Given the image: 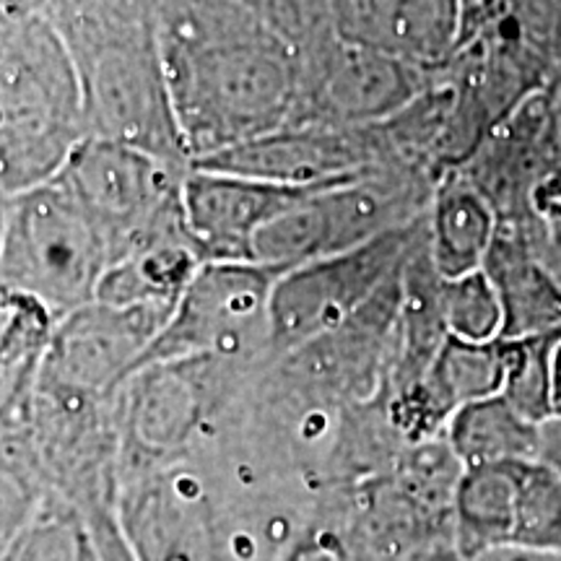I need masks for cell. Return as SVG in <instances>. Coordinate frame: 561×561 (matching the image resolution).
<instances>
[{"label":"cell","instance_id":"cell-31","mask_svg":"<svg viewBox=\"0 0 561 561\" xmlns=\"http://www.w3.org/2000/svg\"><path fill=\"white\" fill-rule=\"evenodd\" d=\"M9 201L11 195L0 185V250H3V234H5V216H9Z\"/></svg>","mask_w":561,"mask_h":561},{"label":"cell","instance_id":"cell-28","mask_svg":"<svg viewBox=\"0 0 561 561\" xmlns=\"http://www.w3.org/2000/svg\"><path fill=\"white\" fill-rule=\"evenodd\" d=\"M541 458H546L549 462L561 471V424H551L543 430V453Z\"/></svg>","mask_w":561,"mask_h":561},{"label":"cell","instance_id":"cell-22","mask_svg":"<svg viewBox=\"0 0 561 561\" xmlns=\"http://www.w3.org/2000/svg\"><path fill=\"white\" fill-rule=\"evenodd\" d=\"M515 549L561 551V471L546 458L517 462Z\"/></svg>","mask_w":561,"mask_h":561},{"label":"cell","instance_id":"cell-23","mask_svg":"<svg viewBox=\"0 0 561 561\" xmlns=\"http://www.w3.org/2000/svg\"><path fill=\"white\" fill-rule=\"evenodd\" d=\"M561 335L504 341L507 371L500 396L533 424H551V356Z\"/></svg>","mask_w":561,"mask_h":561},{"label":"cell","instance_id":"cell-1","mask_svg":"<svg viewBox=\"0 0 561 561\" xmlns=\"http://www.w3.org/2000/svg\"><path fill=\"white\" fill-rule=\"evenodd\" d=\"M159 47L191 164L297 117L299 47L242 0H159Z\"/></svg>","mask_w":561,"mask_h":561},{"label":"cell","instance_id":"cell-29","mask_svg":"<svg viewBox=\"0 0 561 561\" xmlns=\"http://www.w3.org/2000/svg\"><path fill=\"white\" fill-rule=\"evenodd\" d=\"M50 0H0V9L24 11V13H45Z\"/></svg>","mask_w":561,"mask_h":561},{"label":"cell","instance_id":"cell-12","mask_svg":"<svg viewBox=\"0 0 561 561\" xmlns=\"http://www.w3.org/2000/svg\"><path fill=\"white\" fill-rule=\"evenodd\" d=\"M117 515L136 561H214V496L201 455L121 483Z\"/></svg>","mask_w":561,"mask_h":561},{"label":"cell","instance_id":"cell-19","mask_svg":"<svg viewBox=\"0 0 561 561\" xmlns=\"http://www.w3.org/2000/svg\"><path fill=\"white\" fill-rule=\"evenodd\" d=\"M517 462L462 468L453 496V543L460 561H473L512 543Z\"/></svg>","mask_w":561,"mask_h":561},{"label":"cell","instance_id":"cell-11","mask_svg":"<svg viewBox=\"0 0 561 561\" xmlns=\"http://www.w3.org/2000/svg\"><path fill=\"white\" fill-rule=\"evenodd\" d=\"M191 167L244 174V178L289 187H318L403 164L392 153L382 125L371 128L286 125L263 138L195 161Z\"/></svg>","mask_w":561,"mask_h":561},{"label":"cell","instance_id":"cell-6","mask_svg":"<svg viewBox=\"0 0 561 561\" xmlns=\"http://www.w3.org/2000/svg\"><path fill=\"white\" fill-rule=\"evenodd\" d=\"M187 170L136 146L89 136L58 178L100 227L117 263L146 244L187 237L182 221Z\"/></svg>","mask_w":561,"mask_h":561},{"label":"cell","instance_id":"cell-8","mask_svg":"<svg viewBox=\"0 0 561 561\" xmlns=\"http://www.w3.org/2000/svg\"><path fill=\"white\" fill-rule=\"evenodd\" d=\"M278 278L280 271L261 263H203L138 369L193 356L271 364L268 310Z\"/></svg>","mask_w":561,"mask_h":561},{"label":"cell","instance_id":"cell-25","mask_svg":"<svg viewBox=\"0 0 561 561\" xmlns=\"http://www.w3.org/2000/svg\"><path fill=\"white\" fill-rule=\"evenodd\" d=\"M45 494L30 468L0 447V561L30 523Z\"/></svg>","mask_w":561,"mask_h":561},{"label":"cell","instance_id":"cell-18","mask_svg":"<svg viewBox=\"0 0 561 561\" xmlns=\"http://www.w3.org/2000/svg\"><path fill=\"white\" fill-rule=\"evenodd\" d=\"M58 318L32 294L0 284V434L24 419Z\"/></svg>","mask_w":561,"mask_h":561},{"label":"cell","instance_id":"cell-17","mask_svg":"<svg viewBox=\"0 0 561 561\" xmlns=\"http://www.w3.org/2000/svg\"><path fill=\"white\" fill-rule=\"evenodd\" d=\"M500 231V216L460 170L442 174L426 210V252L439 278L483 271Z\"/></svg>","mask_w":561,"mask_h":561},{"label":"cell","instance_id":"cell-27","mask_svg":"<svg viewBox=\"0 0 561 561\" xmlns=\"http://www.w3.org/2000/svg\"><path fill=\"white\" fill-rule=\"evenodd\" d=\"M551 421L561 424V339L551 356Z\"/></svg>","mask_w":561,"mask_h":561},{"label":"cell","instance_id":"cell-3","mask_svg":"<svg viewBox=\"0 0 561 561\" xmlns=\"http://www.w3.org/2000/svg\"><path fill=\"white\" fill-rule=\"evenodd\" d=\"M89 138L73 55L47 13L0 9V185L16 195L58 178Z\"/></svg>","mask_w":561,"mask_h":561},{"label":"cell","instance_id":"cell-26","mask_svg":"<svg viewBox=\"0 0 561 561\" xmlns=\"http://www.w3.org/2000/svg\"><path fill=\"white\" fill-rule=\"evenodd\" d=\"M242 3L261 13L299 50L331 30V0H242Z\"/></svg>","mask_w":561,"mask_h":561},{"label":"cell","instance_id":"cell-4","mask_svg":"<svg viewBox=\"0 0 561 561\" xmlns=\"http://www.w3.org/2000/svg\"><path fill=\"white\" fill-rule=\"evenodd\" d=\"M434 185L437 180L411 167H385L310 187L261 229L252 263L286 273L411 227L430 210Z\"/></svg>","mask_w":561,"mask_h":561},{"label":"cell","instance_id":"cell-10","mask_svg":"<svg viewBox=\"0 0 561 561\" xmlns=\"http://www.w3.org/2000/svg\"><path fill=\"white\" fill-rule=\"evenodd\" d=\"M170 318L172 312L159 307L91 301L58 322L37 382L96 401H112Z\"/></svg>","mask_w":561,"mask_h":561},{"label":"cell","instance_id":"cell-15","mask_svg":"<svg viewBox=\"0 0 561 561\" xmlns=\"http://www.w3.org/2000/svg\"><path fill=\"white\" fill-rule=\"evenodd\" d=\"M460 0H331V30L346 45L439 70L458 50Z\"/></svg>","mask_w":561,"mask_h":561},{"label":"cell","instance_id":"cell-7","mask_svg":"<svg viewBox=\"0 0 561 561\" xmlns=\"http://www.w3.org/2000/svg\"><path fill=\"white\" fill-rule=\"evenodd\" d=\"M426 234V216L362 248L280 273L268 310L271 364L339 331L403 268Z\"/></svg>","mask_w":561,"mask_h":561},{"label":"cell","instance_id":"cell-5","mask_svg":"<svg viewBox=\"0 0 561 561\" xmlns=\"http://www.w3.org/2000/svg\"><path fill=\"white\" fill-rule=\"evenodd\" d=\"M110 265L100 227L60 178L11 195L0 284L32 294L60 322L96 299Z\"/></svg>","mask_w":561,"mask_h":561},{"label":"cell","instance_id":"cell-30","mask_svg":"<svg viewBox=\"0 0 561 561\" xmlns=\"http://www.w3.org/2000/svg\"><path fill=\"white\" fill-rule=\"evenodd\" d=\"M553 130H557V149L561 161V87L553 89Z\"/></svg>","mask_w":561,"mask_h":561},{"label":"cell","instance_id":"cell-24","mask_svg":"<svg viewBox=\"0 0 561 561\" xmlns=\"http://www.w3.org/2000/svg\"><path fill=\"white\" fill-rule=\"evenodd\" d=\"M442 318L447 335L468 343H491L502 335V305L486 271L442 278Z\"/></svg>","mask_w":561,"mask_h":561},{"label":"cell","instance_id":"cell-9","mask_svg":"<svg viewBox=\"0 0 561 561\" xmlns=\"http://www.w3.org/2000/svg\"><path fill=\"white\" fill-rule=\"evenodd\" d=\"M301 91L291 125L371 128L392 121L432 83L421 70L388 55L346 45L333 30L301 47Z\"/></svg>","mask_w":561,"mask_h":561},{"label":"cell","instance_id":"cell-16","mask_svg":"<svg viewBox=\"0 0 561 561\" xmlns=\"http://www.w3.org/2000/svg\"><path fill=\"white\" fill-rule=\"evenodd\" d=\"M483 271L502 305V341L561 335V276L523 231L500 227Z\"/></svg>","mask_w":561,"mask_h":561},{"label":"cell","instance_id":"cell-14","mask_svg":"<svg viewBox=\"0 0 561 561\" xmlns=\"http://www.w3.org/2000/svg\"><path fill=\"white\" fill-rule=\"evenodd\" d=\"M557 164L561 161L553 130V91H541L496 125L460 172L486 195L500 227L530 237V191Z\"/></svg>","mask_w":561,"mask_h":561},{"label":"cell","instance_id":"cell-21","mask_svg":"<svg viewBox=\"0 0 561 561\" xmlns=\"http://www.w3.org/2000/svg\"><path fill=\"white\" fill-rule=\"evenodd\" d=\"M543 430L520 416L504 396H491L455 411L445 439L462 468H481L541 458Z\"/></svg>","mask_w":561,"mask_h":561},{"label":"cell","instance_id":"cell-20","mask_svg":"<svg viewBox=\"0 0 561 561\" xmlns=\"http://www.w3.org/2000/svg\"><path fill=\"white\" fill-rule=\"evenodd\" d=\"M201 265L198 250L187 237L146 244L110 265L94 301L115 307H159L174 312Z\"/></svg>","mask_w":561,"mask_h":561},{"label":"cell","instance_id":"cell-13","mask_svg":"<svg viewBox=\"0 0 561 561\" xmlns=\"http://www.w3.org/2000/svg\"><path fill=\"white\" fill-rule=\"evenodd\" d=\"M307 191L191 167L182 182V221L203 263H252L261 229Z\"/></svg>","mask_w":561,"mask_h":561},{"label":"cell","instance_id":"cell-2","mask_svg":"<svg viewBox=\"0 0 561 561\" xmlns=\"http://www.w3.org/2000/svg\"><path fill=\"white\" fill-rule=\"evenodd\" d=\"M47 16L79 70L89 136L191 167L159 47V0H50Z\"/></svg>","mask_w":561,"mask_h":561}]
</instances>
